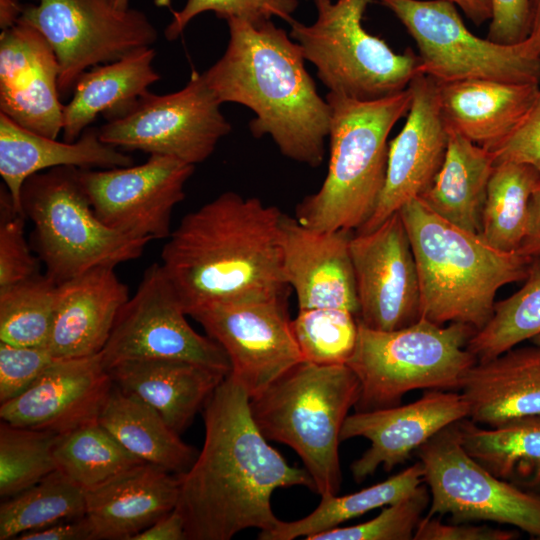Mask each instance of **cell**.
<instances>
[{"instance_id": "ac0fdd59", "label": "cell", "mask_w": 540, "mask_h": 540, "mask_svg": "<svg viewBox=\"0 0 540 540\" xmlns=\"http://www.w3.org/2000/svg\"><path fill=\"white\" fill-rule=\"evenodd\" d=\"M412 102L399 134L389 142L384 187L374 212L357 233L374 230L432 184L445 158L449 129L437 81L419 73L409 85Z\"/></svg>"}, {"instance_id": "b9f144b4", "label": "cell", "mask_w": 540, "mask_h": 540, "mask_svg": "<svg viewBox=\"0 0 540 540\" xmlns=\"http://www.w3.org/2000/svg\"><path fill=\"white\" fill-rule=\"evenodd\" d=\"M25 215L13 206L8 189H0V291L40 274L24 234Z\"/></svg>"}, {"instance_id": "bcb514c9", "label": "cell", "mask_w": 540, "mask_h": 540, "mask_svg": "<svg viewBox=\"0 0 540 540\" xmlns=\"http://www.w3.org/2000/svg\"><path fill=\"white\" fill-rule=\"evenodd\" d=\"M492 17L487 39L512 45L524 41L529 34V0H491Z\"/></svg>"}, {"instance_id": "cb8c5ba5", "label": "cell", "mask_w": 540, "mask_h": 540, "mask_svg": "<svg viewBox=\"0 0 540 540\" xmlns=\"http://www.w3.org/2000/svg\"><path fill=\"white\" fill-rule=\"evenodd\" d=\"M128 299L114 267L93 268L60 283L46 347L56 359L99 354Z\"/></svg>"}, {"instance_id": "30bf717a", "label": "cell", "mask_w": 540, "mask_h": 540, "mask_svg": "<svg viewBox=\"0 0 540 540\" xmlns=\"http://www.w3.org/2000/svg\"><path fill=\"white\" fill-rule=\"evenodd\" d=\"M405 26L418 47L419 71L438 82L491 79L539 82L533 43L505 45L471 33L449 0H379Z\"/></svg>"}, {"instance_id": "3957f363", "label": "cell", "mask_w": 540, "mask_h": 540, "mask_svg": "<svg viewBox=\"0 0 540 540\" xmlns=\"http://www.w3.org/2000/svg\"><path fill=\"white\" fill-rule=\"evenodd\" d=\"M229 40L223 55L204 73L221 103H237L255 115L249 128L268 135L287 158L311 167L322 164L331 111L305 68L299 45L272 20L253 25L226 20Z\"/></svg>"}, {"instance_id": "db71d44e", "label": "cell", "mask_w": 540, "mask_h": 540, "mask_svg": "<svg viewBox=\"0 0 540 540\" xmlns=\"http://www.w3.org/2000/svg\"><path fill=\"white\" fill-rule=\"evenodd\" d=\"M528 39L540 54V0H529Z\"/></svg>"}, {"instance_id": "1f68e13d", "label": "cell", "mask_w": 540, "mask_h": 540, "mask_svg": "<svg viewBox=\"0 0 540 540\" xmlns=\"http://www.w3.org/2000/svg\"><path fill=\"white\" fill-rule=\"evenodd\" d=\"M458 427L465 450L488 471L540 494V415L487 428L464 418Z\"/></svg>"}, {"instance_id": "d590c367", "label": "cell", "mask_w": 540, "mask_h": 540, "mask_svg": "<svg viewBox=\"0 0 540 540\" xmlns=\"http://www.w3.org/2000/svg\"><path fill=\"white\" fill-rule=\"evenodd\" d=\"M54 458L57 469L85 491L144 463L98 421L60 434Z\"/></svg>"}, {"instance_id": "ee69618b", "label": "cell", "mask_w": 540, "mask_h": 540, "mask_svg": "<svg viewBox=\"0 0 540 540\" xmlns=\"http://www.w3.org/2000/svg\"><path fill=\"white\" fill-rule=\"evenodd\" d=\"M207 11H213L224 20L239 18L256 26L271 20L273 16L279 17L278 11L268 0H187L181 10L173 12L164 30L166 39H177L194 17Z\"/></svg>"}, {"instance_id": "5bb4252c", "label": "cell", "mask_w": 540, "mask_h": 540, "mask_svg": "<svg viewBox=\"0 0 540 540\" xmlns=\"http://www.w3.org/2000/svg\"><path fill=\"white\" fill-rule=\"evenodd\" d=\"M186 316L161 263H153L116 318L100 352L104 367L108 371L128 361L180 360L228 374L225 351L208 335L197 333Z\"/></svg>"}, {"instance_id": "681fc988", "label": "cell", "mask_w": 540, "mask_h": 540, "mask_svg": "<svg viewBox=\"0 0 540 540\" xmlns=\"http://www.w3.org/2000/svg\"><path fill=\"white\" fill-rule=\"evenodd\" d=\"M185 522L175 507L172 511L138 533L132 540H185Z\"/></svg>"}, {"instance_id": "9f6ffc18", "label": "cell", "mask_w": 540, "mask_h": 540, "mask_svg": "<svg viewBox=\"0 0 540 540\" xmlns=\"http://www.w3.org/2000/svg\"><path fill=\"white\" fill-rule=\"evenodd\" d=\"M114 5L122 10L129 8V0H112ZM164 4H169V0H163Z\"/></svg>"}, {"instance_id": "8992f818", "label": "cell", "mask_w": 540, "mask_h": 540, "mask_svg": "<svg viewBox=\"0 0 540 540\" xmlns=\"http://www.w3.org/2000/svg\"><path fill=\"white\" fill-rule=\"evenodd\" d=\"M360 397L347 364L302 361L250 398L263 436L286 444L301 458L321 496L337 495L342 482L339 443L343 423Z\"/></svg>"}, {"instance_id": "d6a6232c", "label": "cell", "mask_w": 540, "mask_h": 540, "mask_svg": "<svg viewBox=\"0 0 540 540\" xmlns=\"http://www.w3.org/2000/svg\"><path fill=\"white\" fill-rule=\"evenodd\" d=\"M424 482L420 461L388 479L358 492L338 496H323L318 507L299 520L279 523L271 530L260 531V540H293L312 536L338 527L373 509L388 506L412 494Z\"/></svg>"}, {"instance_id": "8d00e7d4", "label": "cell", "mask_w": 540, "mask_h": 540, "mask_svg": "<svg viewBox=\"0 0 540 540\" xmlns=\"http://www.w3.org/2000/svg\"><path fill=\"white\" fill-rule=\"evenodd\" d=\"M539 334L540 258H532L524 285L495 303L491 319L471 337L467 349L477 361H486Z\"/></svg>"}, {"instance_id": "f6af8a7d", "label": "cell", "mask_w": 540, "mask_h": 540, "mask_svg": "<svg viewBox=\"0 0 540 540\" xmlns=\"http://www.w3.org/2000/svg\"><path fill=\"white\" fill-rule=\"evenodd\" d=\"M495 164H528L540 174V82L535 103L520 126L503 142L490 150Z\"/></svg>"}, {"instance_id": "8fae6325", "label": "cell", "mask_w": 540, "mask_h": 540, "mask_svg": "<svg viewBox=\"0 0 540 540\" xmlns=\"http://www.w3.org/2000/svg\"><path fill=\"white\" fill-rule=\"evenodd\" d=\"M18 22L46 39L59 65L61 97L97 65L116 61L157 41L158 31L140 10L117 8L112 0H36Z\"/></svg>"}, {"instance_id": "d6986e66", "label": "cell", "mask_w": 540, "mask_h": 540, "mask_svg": "<svg viewBox=\"0 0 540 540\" xmlns=\"http://www.w3.org/2000/svg\"><path fill=\"white\" fill-rule=\"evenodd\" d=\"M469 416L461 393L431 389L418 400L403 405L356 411L343 423L340 440L364 437L370 447L351 465L361 483L382 466L389 472L445 427Z\"/></svg>"}, {"instance_id": "f907efd6", "label": "cell", "mask_w": 540, "mask_h": 540, "mask_svg": "<svg viewBox=\"0 0 540 540\" xmlns=\"http://www.w3.org/2000/svg\"><path fill=\"white\" fill-rule=\"evenodd\" d=\"M517 252L540 258V183L530 197L526 231Z\"/></svg>"}, {"instance_id": "836d02e7", "label": "cell", "mask_w": 540, "mask_h": 540, "mask_svg": "<svg viewBox=\"0 0 540 540\" xmlns=\"http://www.w3.org/2000/svg\"><path fill=\"white\" fill-rule=\"evenodd\" d=\"M540 174L528 164L496 163L482 212L480 238L503 252L518 250L525 235L529 201Z\"/></svg>"}, {"instance_id": "7c38bea8", "label": "cell", "mask_w": 540, "mask_h": 540, "mask_svg": "<svg viewBox=\"0 0 540 540\" xmlns=\"http://www.w3.org/2000/svg\"><path fill=\"white\" fill-rule=\"evenodd\" d=\"M415 453L431 494L426 517L449 514L452 523L508 524L540 539V494L496 477L471 457L462 445L458 422Z\"/></svg>"}, {"instance_id": "5b68a950", "label": "cell", "mask_w": 540, "mask_h": 540, "mask_svg": "<svg viewBox=\"0 0 540 540\" xmlns=\"http://www.w3.org/2000/svg\"><path fill=\"white\" fill-rule=\"evenodd\" d=\"M329 164L319 190L296 207L295 218L316 231H358L371 217L384 187L388 136L407 115L410 87L391 96L360 101L328 92Z\"/></svg>"}, {"instance_id": "60d3db41", "label": "cell", "mask_w": 540, "mask_h": 540, "mask_svg": "<svg viewBox=\"0 0 540 540\" xmlns=\"http://www.w3.org/2000/svg\"><path fill=\"white\" fill-rule=\"evenodd\" d=\"M430 501L429 489L421 484L375 518L353 526L335 527L309 540H411Z\"/></svg>"}, {"instance_id": "d4e9b609", "label": "cell", "mask_w": 540, "mask_h": 540, "mask_svg": "<svg viewBox=\"0 0 540 540\" xmlns=\"http://www.w3.org/2000/svg\"><path fill=\"white\" fill-rule=\"evenodd\" d=\"M539 82L437 81L440 111L448 129L492 150L524 121L535 103Z\"/></svg>"}, {"instance_id": "4316f807", "label": "cell", "mask_w": 540, "mask_h": 540, "mask_svg": "<svg viewBox=\"0 0 540 540\" xmlns=\"http://www.w3.org/2000/svg\"><path fill=\"white\" fill-rule=\"evenodd\" d=\"M458 389L476 424L497 427L540 415V347H513L499 356L477 361L463 375Z\"/></svg>"}, {"instance_id": "83f0119b", "label": "cell", "mask_w": 540, "mask_h": 540, "mask_svg": "<svg viewBox=\"0 0 540 540\" xmlns=\"http://www.w3.org/2000/svg\"><path fill=\"white\" fill-rule=\"evenodd\" d=\"M112 381L154 408L181 434L227 374L180 360H140L108 370Z\"/></svg>"}, {"instance_id": "74e56055", "label": "cell", "mask_w": 540, "mask_h": 540, "mask_svg": "<svg viewBox=\"0 0 540 540\" xmlns=\"http://www.w3.org/2000/svg\"><path fill=\"white\" fill-rule=\"evenodd\" d=\"M59 284L38 274L0 291V341L46 346L53 325Z\"/></svg>"}, {"instance_id": "ffe728a7", "label": "cell", "mask_w": 540, "mask_h": 540, "mask_svg": "<svg viewBox=\"0 0 540 540\" xmlns=\"http://www.w3.org/2000/svg\"><path fill=\"white\" fill-rule=\"evenodd\" d=\"M113 386L100 353L56 359L22 394L0 405L1 420L63 434L98 421Z\"/></svg>"}, {"instance_id": "6da1fadb", "label": "cell", "mask_w": 540, "mask_h": 540, "mask_svg": "<svg viewBox=\"0 0 540 540\" xmlns=\"http://www.w3.org/2000/svg\"><path fill=\"white\" fill-rule=\"evenodd\" d=\"M205 438L180 479L176 506L188 540H229L257 528L273 529L276 489L304 486L315 491L305 468L289 465L257 427L250 397L229 372L204 405Z\"/></svg>"}, {"instance_id": "816d5d0a", "label": "cell", "mask_w": 540, "mask_h": 540, "mask_svg": "<svg viewBox=\"0 0 540 540\" xmlns=\"http://www.w3.org/2000/svg\"><path fill=\"white\" fill-rule=\"evenodd\" d=\"M459 6L476 25L489 21L492 17L491 0H449Z\"/></svg>"}, {"instance_id": "c3c4849f", "label": "cell", "mask_w": 540, "mask_h": 540, "mask_svg": "<svg viewBox=\"0 0 540 540\" xmlns=\"http://www.w3.org/2000/svg\"><path fill=\"white\" fill-rule=\"evenodd\" d=\"M17 540H93L86 516L21 534Z\"/></svg>"}, {"instance_id": "7bdbcfd3", "label": "cell", "mask_w": 540, "mask_h": 540, "mask_svg": "<svg viewBox=\"0 0 540 540\" xmlns=\"http://www.w3.org/2000/svg\"><path fill=\"white\" fill-rule=\"evenodd\" d=\"M55 360L46 346L0 341V403L25 392Z\"/></svg>"}, {"instance_id": "ab89813d", "label": "cell", "mask_w": 540, "mask_h": 540, "mask_svg": "<svg viewBox=\"0 0 540 540\" xmlns=\"http://www.w3.org/2000/svg\"><path fill=\"white\" fill-rule=\"evenodd\" d=\"M292 329L303 361L346 364L356 347L359 321L344 309H299Z\"/></svg>"}, {"instance_id": "52a82bcc", "label": "cell", "mask_w": 540, "mask_h": 540, "mask_svg": "<svg viewBox=\"0 0 540 540\" xmlns=\"http://www.w3.org/2000/svg\"><path fill=\"white\" fill-rule=\"evenodd\" d=\"M476 332L468 324L443 326L424 318L391 331L371 329L359 321L356 347L346 363L360 383L356 411L399 405L415 389L458 388L477 362L467 349Z\"/></svg>"}, {"instance_id": "603a6c76", "label": "cell", "mask_w": 540, "mask_h": 540, "mask_svg": "<svg viewBox=\"0 0 540 540\" xmlns=\"http://www.w3.org/2000/svg\"><path fill=\"white\" fill-rule=\"evenodd\" d=\"M179 476L140 463L85 491L93 540H132L178 504Z\"/></svg>"}, {"instance_id": "44dd1931", "label": "cell", "mask_w": 540, "mask_h": 540, "mask_svg": "<svg viewBox=\"0 0 540 540\" xmlns=\"http://www.w3.org/2000/svg\"><path fill=\"white\" fill-rule=\"evenodd\" d=\"M59 65L51 46L35 28L18 22L0 36V112L22 127L57 139L64 105Z\"/></svg>"}, {"instance_id": "277c9868", "label": "cell", "mask_w": 540, "mask_h": 540, "mask_svg": "<svg viewBox=\"0 0 540 540\" xmlns=\"http://www.w3.org/2000/svg\"><path fill=\"white\" fill-rule=\"evenodd\" d=\"M399 212L416 261L421 318L482 329L493 315L497 291L524 281L532 258L490 247L479 235L438 216L419 198Z\"/></svg>"}, {"instance_id": "f1b7e54d", "label": "cell", "mask_w": 540, "mask_h": 540, "mask_svg": "<svg viewBox=\"0 0 540 540\" xmlns=\"http://www.w3.org/2000/svg\"><path fill=\"white\" fill-rule=\"evenodd\" d=\"M155 55L153 47L143 48L85 71L64 105L63 140L76 141L100 114L118 116L147 93L161 78L152 65Z\"/></svg>"}, {"instance_id": "4fadbf2b", "label": "cell", "mask_w": 540, "mask_h": 540, "mask_svg": "<svg viewBox=\"0 0 540 540\" xmlns=\"http://www.w3.org/2000/svg\"><path fill=\"white\" fill-rule=\"evenodd\" d=\"M221 103L202 74L169 94L145 93L124 113L98 128L100 139L122 151L168 156L188 164L205 161L231 131Z\"/></svg>"}, {"instance_id": "e575fe53", "label": "cell", "mask_w": 540, "mask_h": 540, "mask_svg": "<svg viewBox=\"0 0 540 540\" xmlns=\"http://www.w3.org/2000/svg\"><path fill=\"white\" fill-rule=\"evenodd\" d=\"M85 513V490L57 469L1 504L0 540L17 539Z\"/></svg>"}, {"instance_id": "4dcf8cb0", "label": "cell", "mask_w": 540, "mask_h": 540, "mask_svg": "<svg viewBox=\"0 0 540 540\" xmlns=\"http://www.w3.org/2000/svg\"><path fill=\"white\" fill-rule=\"evenodd\" d=\"M98 422L132 455L173 474L185 473L197 457L154 408L114 383Z\"/></svg>"}, {"instance_id": "11a10c76", "label": "cell", "mask_w": 540, "mask_h": 540, "mask_svg": "<svg viewBox=\"0 0 540 540\" xmlns=\"http://www.w3.org/2000/svg\"><path fill=\"white\" fill-rule=\"evenodd\" d=\"M276 8L279 17L287 22L292 21L291 15L298 6V0H268Z\"/></svg>"}, {"instance_id": "6f0895ef", "label": "cell", "mask_w": 540, "mask_h": 540, "mask_svg": "<svg viewBox=\"0 0 540 540\" xmlns=\"http://www.w3.org/2000/svg\"><path fill=\"white\" fill-rule=\"evenodd\" d=\"M531 341H532V343H533L534 345H537V346L540 347V334L537 335V336H535V337H533V338L531 339Z\"/></svg>"}, {"instance_id": "7402d4cb", "label": "cell", "mask_w": 540, "mask_h": 540, "mask_svg": "<svg viewBox=\"0 0 540 540\" xmlns=\"http://www.w3.org/2000/svg\"><path fill=\"white\" fill-rule=\"evenodd\" d=\"M354 231H316L282 212L283 275L298 309L337 308L359 316L350 240Z\"/></svg>"}, {"instance_id": "e0dca14e", "label": "cell", "mask_w": 540, "mask_h": 540, "mask_svg": "<svg viewBox=\"0 0 540 540\" xmlns=\"http://www.w3.org/2000/svg\"><path fill=\"white\" fill-rule=\"evenodd\" d=\"M350 254L360 323L391 331L421 318L416 261L399 211L372 231L354 232Z\"/></svg>"}, {"instance_id": "f546056e", "label": "cell", "mask_w": 540, "mask_h": 540, "mask_svg": "<svg viewBox=\"0 0 540 540\" xmlns=\"http://www.w3.org/2000/svg\"><path fill=\"white\" fill-rule=\"evenodd\" d=\"M495 165L492 151L449 129L442 166L419 199L451 224L480 235L487 188Z\"/></svg>"}, {"instance_id": "f35d334b", "label": "cell", "mask_w": 540, "mask_h": 540, "mask_svg": "<svg viewBox=\"0 0 540 540\" xmlns=\"http://www.w3.org/2000/svg\"><path fill=\"white\" fill-rule=\"evenodd\" d=\"M59 435L1 422V497H12L57 470L54 446Z\"/></svg>"}, {"instance_id": "7dc6e473", "label": "cell", "mask_w": 540, "mask_h": 540, "mask_svg": "<svg viewBox=\"0 0 540 540\" xmlns=\"http://www.w3.org/2000/svg\"><path fill=\"white\" fill-rule=\"evenodd\" d=\"M519 536L515 530L499 529L470 523L444 524L433 517H422L414 540H514Z\"/></svg>"}, {"instance_id": "9c48e42d", "label": "cell", "mask_w": 540, "mask_h": 540, "mask_svg": "<svg viewBox=\"0 0 540 540\" xmlns=\"http://www.w3.org/2000/svg\"><path fill=\"white\" fill-rule=\"evenodd\" d=\"M372 0H313L314 23L294 19L289 36L311 62L329 92L360 101L391 96L408 88L420 73V60L410 48L396 53L366 31L363 15Z\"/></svg>"}, {"instance_id": "484cf974", "label": "cell", "mask_w": 540, "mask_h": 540, "mask_svg": "<svg viewBox=\"0 0 540 540\" xmlns=\"http://www.w3.org/2000/svg\"><path fill=\"white\" fill-rule=\"evenodd\" d=\"M124 151L104 143L97 128H87L74 142L30 131L0 112V175L15 210L24 215L21 191L32 175L61 166L109 169L133 165Z\"/></svg>"}, {"instance_id": "f5cc1de1", "label": "cell", "mask_w": 540, "mask_h": 540, "mask_svg": "<svg viewBox=\"0 0 540 540\" xmlns=\"http://www.w3.org/2000/svg\"><path fill=\"white\" fill-rule=\"evenodd\" d=\"M24 6L20 0H0L1 31L16 25L21 17Z\"/></svg>"}, {"instance_id": "2e32d148", "label": "cell", "mask_w": 540, "mask_h": 540, "mask_svg": "<svg viewBox=\"0 0 540 540\" xmlns=\"http://www.w3.org/2000/svg\"><path fill=\"white\" fill-rule=\"evenodd\" d=\"M195 165L149 155L142 164L78 170L83 190L97 217L111 229L146 240L167 239L175 206Z\"/></svg>"}, {"instance_id": "ba28073f", "label": "cell", "mask_w": 540, "mask_h": 540, "mask_svg": "<svg viewBox=\"0 0 540 540\" xmlns=\"http://www.w3.org/2000/svg\"><path fill=\"white\" fill-rule=\"evenodd\" d=\"M79 168L38 172L23 184L21 204L33 230L31 240L46 274L62 283L97 267L139 258L149 240L109 228L83 190Z\"/></svg>"}, {"instance_id": "9a60e30c", "label": "cell", "mask_w": 540, "mask_h": 540, "mask_svg": "<svg viewBox=\"0 0 540 540\" xmlns=\"http://www.w3.org/2000/svg\"><path fill=\"white\" fill-rule=\"evenodd\" d=\"M286 302V296L242 299L209 304L189 315L225 351L230 373L250 398L303 361Z\"/></svg>"}, {"instance_id": "7a4b0ae2", "label": "cell", "mask_w": 540, "mask_h": 540, "mask_svg": "<svg viewBox=\"0 0 540 540\" xmlns=\"http://www.w3.org/2000/svg\"><path fill=\"white\" fill-rule=\"evenodd\" d=\"M281 215L256 197L227 191L181 219L161 265L187 315L213 303L286 296Z\"/></svg>"}]
</instances>
